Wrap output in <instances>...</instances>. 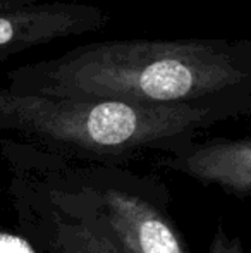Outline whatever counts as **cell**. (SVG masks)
<instances>
[{
	"instance_id": "1",
	"label": "cell",
	"mask_w": 251,
	"mask_h": 253,
	"mask_svg": "<svg viewBox=\"0 0 251 253\" xmlns=\"http://www.w3.org/2000/svg\"><path fill=\"white\" fill-rule=\"evenodd\" d=\"M5 78L14 93L69 100L186 105L251 98V38L95 42Z\"/></svg>"
},
{
	"instance_id": "2",
	"label": "cell",
	"mask_w": 251,
	"mask_h": 253,
	"mask_svg": "<svg viewBox=\"0 0 251 253\" xmlns=\"http://www.w3.org/2000/svg\"><path fill=\"white\" fill-rule=\"evenodd\" d=\"M251 114V98L141 105L69 100L0 88V140L19 141L66 160L124 166L146 152L162 155L196 141L214 124Z\"/></svg>"
},
{
	"instance_id": "3",
	"label": "cell",
	"mask_w": 251,
	"mask_h": 253,
	"mask_svg": "<svg viewBox=\"0 0 251 253\" xmlns=\"http://www.w3.org/2000/svg\"><path fill=\"white\" fill-rule=\"evenodd\" d=\"M59 159L127 253H188L167 212L169 195L160 181L122 166Z\"/></svg>"
},
{
	"instance_id": "4",
	"label": "cell",
	"mask_w": 251,
	"mask_h": 253,
	"mask_svg": "<svg viewBox=\"0 0 251 253\" xmlns=\"http://www.w3.org/2000/svg\"><path fill=\"white\" fill-rule=\"evenodd\" d=\"M107 19L105 10L72 2L0 7V60L54 40L93 33Z\"/></svg>"
},
{
	"instance_id": "5",
	"label": "cell",
	"mask_w": 251,
	"mask_h": 253,
	"mask_svg": "<svg viewBox=\"0 0 251 253\" xmlns=\"http://www.w3.org/2000/svg\"><path fill=\"white\" fill-rule=\"evenodd\" d=\"M160 166L200 183L251 197V136L196 140L162 155Z\"/></svg>"
},
{
	"instance_id": "6",
	"label": "cell",
	"mask_w": 251,
	"mask_h": 253,
	"mask_svg": "<svg viewBox=\"0 0 251 253\" xmlns=\"http://www.w3.org/2000/svg\"><path fill=\"white\" fill-rule=\"evenodd\" d=\"M0 253H41L24 234L0 227Z\"/></svg>"
},
{
	"instance_id": "7",
	"label": "cell",
	"mask_w": 251,
	"mask_h": 253,
	"mask_svg": "<svg viewBox=\"0 0 251 253\" xmlns=\"http://www.w3.org/2000/svg\"><path fill=\"white\" fill-rule=\"evenodd\" d=\"M207 253H251V250H246L241 238L231 236L224 227L218 226Z\"/></svg>"
},
{
	"instance_id": "8",
	"label": "cell",
	"mask_w": 251,
	"mask_h": 253,
	"mask_svg": "<svg viewBox=\"0 0 251 253\" xmlns=\"http://www.w3.org/2000/svg\"><path fill=\"white\" fill-rule=\"evenodd\" d=\"M31 3H43V2H41V0H0V7L31 5Z\"/></svg>"
}]
</instances>
